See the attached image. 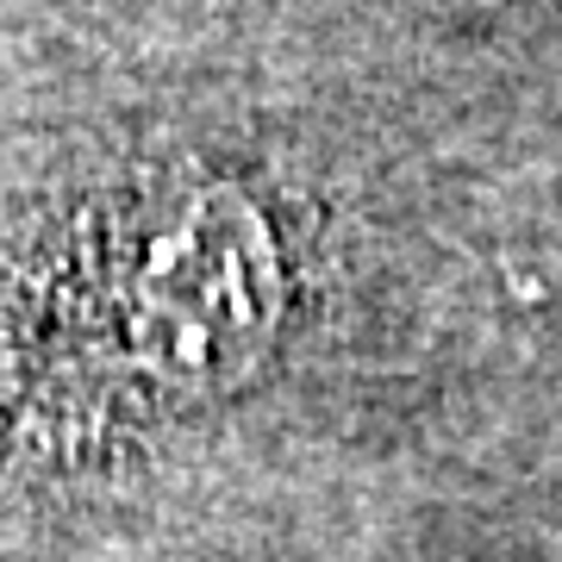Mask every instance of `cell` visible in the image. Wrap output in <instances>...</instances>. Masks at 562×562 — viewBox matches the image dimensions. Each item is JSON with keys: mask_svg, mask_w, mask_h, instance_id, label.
Masks as SVG:
<instances>
[{"mask_svg": "<svg viewBox=\"0 0 562 562\" xmlns=\"http://www.w3.org/2000/svg\"><path fill=\"white\" fill-rule=\"evenodd\" d=\"M301 232L225 138H132L0 213V506L150 475L257 401L301 325Z\"/></svg>", "mask_w": 562, "mask_h": 562, "instance_id": "cell-1", "label": "cell"}]
</instances>
